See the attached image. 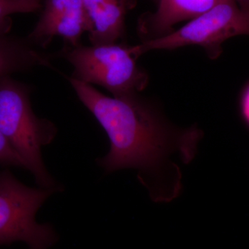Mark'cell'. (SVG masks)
I'll return each instance as SVG.
<instances>
[{
	"instance_id": "cell-8",
	"label": "cell",
	"mask_w": 249,
	"mask_h": 249,
	"mask_svg": "<svg viewBox=\"0 0 249 249\" xmlns=\"http://www.w3.org/2000/svg\"><path fill=\"white\" fill-rule=\"evenodd\" d=\"M92 45L116 43L124 32V18L134 0H82Z\"/></svg>"
},
{
	"instance_id": "cell-4",
	"label": "cell",
	"mask_w": 249,
	"mask_h": 249,
	"mask_svg": "<svg viewBox=\"0 0 249 249\" xmlns=\"http://www.w3.org/2000/svg\"><path fill=\"white\" fill-rule=\"evenodd\" d=\"M56 192L31 188L20 182L9 169L0 171V246L22 241L29 249H49L57 235L48 224H38L36 214Z\"/></svg>"
},
{
	"instance_id": "cell-13",
	"label": "cell",
	"mask_w": 249,
	"mask_h": 249,
	"mask_svg": "<svg viewBox=\"0 0 249 249\" xmlns=\"http://www.w3.org/2000/svg\"><path fill=\"white\" fill-rule=\"evenodd\" d=\"M242 11L249 15V0H235Z\"/></svg>"
},
{
	"instance_id": "cell-7",
	"label": "cell",
	"mask_w": 249,
	"mask_h": 249,
	"mask_svg": "<svg viewBox=\"0 0 249 249\" xmlns=\"http://www.w3.org/2000/svg\"><path fill=\"white\" fill-rule=\"evenodd\" d=\"M224 0H158L155 12L141 16L138 32L143 41L168 35L177 23L193 19L213 8Z\"/></svg>"
},
{
	"instance_id": "cell-1",
	"label": "cell",
	"mask_w": 249,
	"mask_h": 249,
	"mask_svg": "<svg viewBox=\"0 0 249 249\" xmlns=\"http://www.w3.org/2000/svg\"><path fill=\"white\" fill-rule=\"evenodd\" d=\"M80 101L107 133L110 149L97 162L106 173L138 171L140 183L156 203H168L183 190L181 166L197 152L202 131L173 125L154 103L138 93L109 97L90 84L68 78Z\"/></svg>"
},
{
	"instance_id": "cell-11",
	"label": "cell",
	"mask_w": 249,
	"mask_h": 249,
	"mask_svg": "<svg viewBox=\"0 0 249 249\" xmlns=\"http://www.w3.org/2000/svg\"><path fill=\"white\" fill-rule=\"evenodd\" d=\"M0 165L4 167H17L27 170V165L22 159L10 145L0 132Z\"/></svg>"
},
{
	"instance_id": "cell-5",
	"label": "cell",
	"mask_w": 249,
	"mask_h": 249,
	"mask_svg": "<svg viewBox=\"0 0 249 249\" xmlns=\"http://www.w3.org/2000/svg\"><path fill=\"white\" fill-rule=\"evenodd\" d=\"M249 35V15L235 0H224L209 11L191 19L178 30L163 37L143 41L131 47L136 58L153 49H175L186 45L204 47L211 59L222 53L224 41L238 35Z\"/></svg>"
},
{
	"instance_id": "cell-9",
	"label": "cell",
	"mask_w": 249,
	"mask_h": 249,
	"mask_svg": "<svg viewBox=\"0 0 249 249\" xmlns=\"http://www.w3.org/2000/svg\"><path fill=\"white\" fill-rule=\"evenodd\" d=\"M34 47L27 38L0 36V78L36 66H50L48 55Z\"/></svg>"
},
{
	"instance_id": "cell-2",
	"label": "cell",
	"mask_w": 249,
	"mask_h": 249,
	"mask_svg": "<svg viewBox=\"0 0 249 249\" xmlns=\"http://www.w3.org/2000/svg\"><path fill=\"white\" fill-rule=\"evenodd\" d=\"M30 88L9 76L0 78V132L22 159L40 188L60 191L62 187L48 173L42 147L55 138V124L40 119L31 109Z\"/></svg>"
},
{
	"instance_id": "cell-10",
	"label": "cell",
	"mask_w": 249,
	"mask_h": 249,
	"mask_svg": "<svg viewBox=\"0 0 249 249\" xmlns=\"http://www.w3.org/2000/svg\"><path fill=\"white\" fill-rule=\"evenodd\" d=\"M41 5L27 0H0V36L7 35L11 28L10 16L16 13L34 12Z\"/></svg>"
},
{
	"instance_id": "cell-3",
	"label": "cell",
	"mask_w": 249,
	"mask_h": 249,
	"mask_svg": "<svg viewBox=\"0 0 249 249\" xmlns=\"http://www.w3.org/2000/svg\"><path fill=\"white\" fill-rule=\"evenodd\" d=\"M59 56L73 65L72 78L88 84L101 85L114 97L138 93L148 83L146 72L136 64L137 58L129 46L65 45Z\"/></svg>"
},
{
	"instance_id": "cell-14",
	"label": "cell",
	"mask_w": 249,
	"mask_h": 249,
	"mask_svg": "<svg viewBox=\"0 0 249 249\" xmlns=\"http://www.w3.org/2000/svg\"><path fill=\"white\" fill-rule=\"evenodd\" d=\"M27 1H31V2L34 3V4L41 5L40 0H27Z\"/></svg>"
},
{
	"instance_id": "cell-12",
	"label": "cell",
	"mask_w": 249,
	"mask_h": 249,
	"mask_svg": "<svg viewBox=\"0 0 249 249\" xmlns=\"http://www.w3.org/2000/svg\"><path fill=\"white\" fill-rule=\"evenodd\" d=\"M242 111L246 121L249 124V86L242 97Z\"/></svg>"
},
{
	"instance_id": "cell-15",
	"label": "cell",
	"mask_w": 249,
	"mask_h": 249,
	"mask_svg": "<svg viewBox=\"0 0 249 249\" xmlns=\"http://www.w3.org/2000/svg\"><path fill=\"white\" fill-rule=\"evenodd\" d=\"M154 1H155L156 3H157V1H158V0H153Z\"/></svg>"
},
{
	"instance_id": "cell-6",
	"label": "cell",
	"mask_w": 249,
	"mask_h": 249,
	"mask_svg": "<svg viewBox=\"0 0 249 249\" xmlns=\"http://www.w3.org/2000/svg\"><path fill=\"white\" fill-rule=\"evenodd\" d=\"M88 31V19L82 0H45L38 22L27 38L34 46L46 47L54 36H60L65 45H79Z\"/></svg>"
}]
</instances>
